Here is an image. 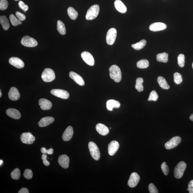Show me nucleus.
Instances as JSON below:
<instances>
[{
	"label": "nucleus",
	"instance_id": "nucleus-1",
	"mask_svg": "<svg viewBox=\"0 0 193 193\" xmlns=\"http://www.w3.org/2000/svg\"><path fill=\"white\" fill-rule=\"evenodd\" d=\"M110 77L116 83L120 82L122 79V73L119 67L113 65L109 69Z\"/></svg>",
	"mask_w": 193,
	"mask_h": 193
},
{
	"label": "nucleus",
	"instance_id": "nucleus-2",
	"mask_svg": "<svg viewBox=\"0 0 193 193\" xmlns=\"http://www.w3.org/2000/svg\"><path fill=\"white\" fill-rule=\"evenodd\" d=\"M99 7L97 5L91 6L88 9L86 16L87 20H91L96 18L99 13Z\"/></svg>",
	"mask_w": 193,
	"mask_h": 193
},
{
	"label": "nucleus",
	"instance_id": "nucleus-3",
	"mask_svg": "<svg viewBox=\"0 0 193 193\" xmlns=\"http://www.w3.org/2000/svg\"><path fill=\"white\" fill-rule=\"evenodd\" d=\"M88 148L92 158L95 160H98L100 159L101 154L96 144L93 142H90L88 144Z\"/></svg>",
	"mask_w": 193,
	"mask_h": 193
},
{
	"label": "nucleus",
	"instance_id": "nucleus-4",
	"mask_svg": "<svg viewBox=\"0 0 193 193\" xmlns=\"http://www.w3.org/2000/svg\"><path fill=\"white\" fill-rule=\"evenodd\" d=\"M186 168V164L185 162L182 161L178 163L174 171L175 177L177 179L181 178L183 176Z\"/></svg>",
	"mask_w": 193,
	"mask_h": 193
},
{
	"label": "nucleus",
	"instance_id": "nucleus-5",
	"mask_svg": "<svg viewBox=\"0 0 193 193\" xmlns=\"http://www.w3.org/2000/svg\"><path fill=\"white\" fill-rule=\"evenodd\" d=\"M41 77L44 82H50L54 80L56 77L54 72L51 69L46 68L42 73Z\"/></svg>",
	"mask_w": 193,
	"mask_h": 193
},
{
	"label": "nucleus",
	"instance_id": "nucleus-6",
	"mask_svg": "<svg viewBox=\"0 0 193 193\" xmlns=\"http://www.w3.org/2000/svg\"><path fill=\"white\" fill-rule=\"evenodd\" d=\"M21 43L23 46L28 47H35L38 45L36 40L28 35L25 36L22 38Z\"/></svg>",
	"mask_w": 193,
	"mask_h": 193
},
{
	"label": "nucleus",
	"instance_id": "nucleus-7",
	"mask_svg": "<svg viewBox=\"0 0 193 193\" xmlns=\"http://www.w3.org/2000/svg\"><path fill=\"white\" fill-rule=\"evenodd\" d=\"M181 140V139L180 137H173L165 144V147L167 150L172 149L179 145Z\"/></svg>",
	"mask_w": 193,
	"mask_h": 193
},
{
	"label": "nucleus",
	"instance_id": "nucleus-8",
	"mask_svg": "<svg viewBox=\"0 0 193 193\" xmlns=\"http://www.w3.org/2000/svg\"><path fill=\"white\" fill-rule=\"evenodd\" d=\"M117 30L115 28H111L108 31L106 35V42L109 45L113 44L117 37Z\"/></svg>",
	"mask_w": 193,
	"mask_h": 193
},
{
	"label": "nucleus",
	"instance_id": "nucleus-9",
	"mask_svg": "<svg viewBox=\"0 0 193 193\" xmlns=\"http://www.w3.org/2000/svg\"><path fill=\"white\" fill-rule=\"evenodd\" d=\"M21 141L23 143L32 144L35 141V137L31 132H28L22 133L20 136Z\"/></svg>",
	"mask_w": 193,
	"mask_h": 193
},
{
	"label": "nucleus",
	"instance_id": "nucleus-10",
	"mask_svg": "<svg viewBox=\"0 0 193 193\" xmlns=\"http://www.w3.org/2000/svg\"><path fill=\"white\" fill-rule=\"evenodd\" d=\"M50 92L54 96L63 99H67L69 97L68 92L61 89H53Z\"/></svg>",
	"mask_w": 193,
	"mask_h": 193
},
{
	"label": "nucleus",
	"instance_id": "nucleus-11",
	"mask_svg": "<svg viewBox=\"0 0 193 193\" xmlns=\"http://www.w3.org/2000/svg\"><path fill=\"white\" fill-rule=\"evenodd\" d=\"M81 56L83 60L87 64L91 66H93L95 65V60L92 55L90 53L86 51L83 52Z\"/></svg>",
	"mask_w": 193,
	"mask_h": 193
},
{
	"label": "nucleus",
	"instance_id": "nucleus-12",
	"mask_svg": "<svg viewBox=\"0 0 193 193\" xmlns=\"http://www.w3.org/2000/svg\"><path fill=\"white\" fill-rule=\"evenodd\" d=\"M140 180L139 176L136 173H133L131 175L128 182V185L130 187H135Z\"/></svg>",
	"mask_w": 193,
	"mask_h": 193
},
{
	"label": "nucleus",
	"instance_id": "nucleus-13",
	"mask_svg": "<svg viewBox=\"0 0 193 193\" xmlns=\"http://www.w3.org/2000/svg\"><path fill=\"white\" fill-rule=\"evenodd\" d=\"M9 61L10 65L17 69H22L24 66V62L18 57H11L9 59Z\"/></svg>",
	"mask_w": 193,
	"mask_h": 193
},
{
	"label": "nucleus",
	"instance_id": "nucleus-14",
	"mask_svg": "<svg viewBox=\"0 0 193 193\" xmlns=\"http://www.w3.org/2000/svg\"><path fill=\"white\" fill-rule=\"evenodd\" d=\"M119 146V144L116 141H113L110 143L108 146V152L109 155H114L117 152Z\"/></svg>",
	"mask_w": 193,
	"mask_h": 193
},
{
	"label": "nucleus",
	"instance_id": "nucleus-15",
	"mask_svg": "<svg viewBox=\"0 0 193 193\" xmlns=\"http://www.w3.org/2000/svg\"><path fill=\"white\" fill-rule=\"evenodd\" d=\"M69 158L66 154L61 155L59 157L58 162L59 165L62 168L66 169L69 166Z\"/></svg>",
	"mask_w": 193,
	"mask_h": 193
},
{
	"label": "nucleus",
	"instance_id": "nucleus-16",
	"mask_svg": "<svg viewBox=\"0 0 193 193\" xmlns=\"http://www.w3.org/2000/svg\"><path fill=\"white\" fill-rule=\"evenodd\" d=\"M70 77L76 83L80 86H83L85 84L84 80L81 76L78 74L72 71L70 72Z\"/></svg>",
	"mask_w": 193,
	"mask_h": 193
},
{
	"label": "nucleus",
	"instance_id": "nucleus-17",
	"mask_svg": "<svg viewBox=\"0 0 193 193\" xmlns=\"http://www.w3.org/2000/svg\"><path fill=\"white\" fill-rule=\"evenodd\" d=\"M167 28V25L164 23L156 22L153 23L150 26L149 29L150 31L157 32L164 30Z\"/></svg>",
	"mask_w": 193,
	"mask_h": 193
},
{
	"label": "nucleus",
	"instance_id": "nucleus-18",
	"mask_svg": "<svg viewBox=\"0 0 193 193\" xmlns=\"http://www.w3.org/2000/svg\"><path fill=\"white\" fill-rule=\"evenodd\" d=\"M8 97L10 100L17 101L20 98V93L17 89L15 87H12L8 93Z\"/></svg>",
	"mask_w": 193,
	"mask_h": 193
},
{
	"label": "nucleus",
	"instance_id": "nucleus-19",
	"mask_svg": "<svg viewBox=\"0 0 193 193\" xmlns=\"http://www.w3.org/2000/svg\"><path fill=\"white\" fill-rule=\"evenodd\" d=\"M73 134V130L72 127L69 126L65 129L62 135V139L64 141H68L72 137Z\"/></svg>",
	"mask_w": 193,
	"mask_h": 193
},
{
	"label": "nucleus",
	"instance_id": "nucleus-20",
	"mask_svg": "<svg viewBox=\"0 0 193 193\" xmlns=\"http://www.w3.org/2000/svg\"><path fill=\"white\" fill-rule=\"evenodd\" d=\"M7 115L12 118L18 120L21 117V114L18 110L14 109H8L6 111Z\"/></svg>",
	"mask_w": 193,
	"mask_h": 193
},
{
	"label": "nucleus",
	"instance_id": "nucleus-21",
	"mask_svg": "<svg viewBox=\"0 0 193 193\" xmlns=\"http://www.w3.org/2000/svg\"><path fill=\"white\" fill-rule=\"evenodd\" d=\"M39 104L41 109L43 110H49L52 106V104L50 101L44 98L40 99L39 101Z\"/></svg>",
	"mask_w": 193,
	"mask_h": 193
},
{
	"label": "nucleus",
	"instance_id": "nucleus-22",
	"mask_svg": "<svg viewBox=\"0 0 193 193\" xmlns=\"http://www.w3.org/2000/svg\"><path fill=\"white\" fill-rule=\"evenodd\" d=\"M54 120V118L51 117H46L42 118L38 123V124L40 127H45L52 124Z\"/></svg>",
	"mask_w": 193,
	"mask_h": 193
},
{
	"label": "nucleus",
	"instance_id": "nucleus-23",
	"mask_svg": "<svg viewBox=\"0 0 193 193\" xmlns=\"http://www.w3.org/2000/svg\"><path fill=\"white\" fill-rule=\"evenodd\" d=\"M96 130L99 134L102 135H107L109 132V129L105 125L98 124L96 126Z\"/></svg>",
	"mask_w": 193,
	"mask_h": 193
},
{
	"label": "nucleus",
	"instance_id": "nucleus-24",
	"mask_svg": "<svg viewBox=\"0 0 193 193\" xmlns=\"http://www.w3.org/2000/svg\"><path fill=\"white\" fill-rule=\"evenodd\" d=\"M116 9L121 13H124L127 11V8L122 1L116 0L114 3Z\"/></svg>",
	"mask_w": 193,
	"mask_h": 193
},
{
	"label": "nucleus",
	"instance_id": "nucleus-25",
	"mask_svg": "<svg viewBox=\"0 0 193 193\" xmlns=\"http://www.w3.org/2000/svg\"><path fill=\"white\" fill-rule=\"evenodd\" d=\"M120 106V103L119 102L113 100V99H110L108 100L106 103V107L108 110L112 111L114 108H118Z\"/></svg>",
	"mask_w": 193,
	"mask_h": 193
},
{
	"label": "nucleus",
	"instance_id": "nucleus-26",
	"mask_svg": "<svg viewBox=\"0 0 193 193\" xmlns=\"http://www.w3.org/2000/svg\"><path fill=\"white\" fill-rule=\"evenodd\" d=\"M159 86L161 88L164 90H168L169 88V86L165 78L162 76H159L157 79Z\"/></svg>",
	"mask_w": 193,
	"mask_h": 193
},
{
	"label": "nucleus",
	"instance_id": "nucleus-27",
	"mask_svg": "<svg viewBox=\"0 0 193 193\" xmlns=\"http://www.w3.org/2000/svg\"><path fill=\"white\" fill-rule=\"evenodd\" d=\"M0 23L5 30L7 31L9 29L10 27L9 23L7 17L6 16L0 17Z\"/></svg>",
	"mask_w": 193,
	"mask_h": 193
},
{
	"label": "nucleus",
	"instance_id": "nucleus-28",
	"mask_svg": "<svg viewBox=\"0 0 193 193\" xmlns=\"http://www.w3.org/2000/svg\"><path fill=\"white\" fill-rule=\"evenodd\" d=\"M168 54L165 52L158 54L156 56L157 60L158 62L167 63L168 61Z\"/></svg>",
	"mask_w": 193,
	"mask_h": 193
},
{
	"label": "nucleus",
	"instance_id": "nucleus-29",
	"mask_svg": "<svg viewBox=\"0 0 193 193\" xmlns=\"http://www.w3.org/2000/svg\"><path fill=\"white\" fill-rule=\"evenodd\" d=\"M57 29L61 35H64L66 33V28L62 21L58 20L57 22Z\"/></svg>",
	"mask_w": 193,
	"mask_h": 193
},
{
	"label": "nucleus",
	"instance_id": "nucleus-30",
	"mask_svg": "<svg viewBox=\"0 0 193 193\" xmlns=\"http://www.w3.org/2000/svg\"><path fill=\"white\" fill-rule=\"evenodd\" d=\"M67 11L69 18L72 20H75L77 18L78 16V12L73 7H69L68 8Z\"/></svg>",
	"mask_w": 193,
	"mask_h": 193
},
{
	"label": "nucleus",
	"instance_id": "nucleus-31",
	"mask_svg": "<svg viewBox=\"0 0 193 193\" xmlns=\"http://www.w3.org/2000/svg\"><path fill=\"white\" fill-rule=\"evenodd\" d=\"M147 42L145 39L141 40L140 41L137 42L136 43L133 44L131 46L135 50H139L143 48L146 44Z\"/></svg>",
	"mask_w": 193,
	"mask_h": 193
},
{
	"label": "nucleus",
	"instance_id": "nucleus-32",
	"mask_svg": "<svg viewBox=\"0 0 193 193\" xmlns=\"http://www.w3.org/2000/svg\"><path fill=\"white\" fill-rule=\"evenodd\" d=\"M143 80L141 77L138 78L136 80L135 88L139 92H141L143 91Z\"/></svg>",
	"mask_w": 193,
	"mask_h": 193
},
{
	"label": "nucleus",
	"instance_id": "nucleus-33",
	"mask_svg": "<svg viewBox=\"0 0 193 193\" xmlns=\"http://www.w3.org/2000/svg\"><path fill=\"white\" fill-rule=\"evenodd\" d=\"M149 62L147 59H143L138 61L137 63V66L141 69L147 68L149 66Z\"/></svg>",
	"mask_w": 193,
	"mask_h": 193
},
{
	"label": "nucleus",
	"instance_id": "nucleus-34",
	"mask_svg": "<svg viewBox=\"0 0 193 193\" xmlns=\"http://www.w3.org/2000/svg\"><path fill=\"white\" fill-rule=\"evenodd\" d=\"M9 19L12 24L14 26H17V25L20 24L22 23L21 21L17 19L13 14L10 15Z\"/></svg>",
	"mask_w": 193,
	"mask_h": 193
},
{
	"label": "nucleus",
	"instance_id": "nucleus-35",
	"mask_svg": "<svg viewBox=\"0 0 193 193\" xmlns=\"http://www.w3.org/2000/svg\"><path fill=\"white\" fill-rule=\"evenodd\" d=\"M183 81V78L181 74L178 72L174 74V81L177 84H181Z\"/></svg>",
	"mask_w": 193,
	"mask_h": 193
},
{
	"label": "nucleus",
	"instance_id": "nucleus-36",
	"mask_svg": "<svg viewBox=\"0 0 193 193\" xmlns=\"http://www.w3.org/2000/svg\"><path fill=\"white\" fill-rule=\"evenodd\" d=\"M11 177L13 179L18 180L20 177V169L18 168L15 169L11 173Z\"/></svg>",
	"mask_w": 193,
	"mask_h": 193
},
{
	"label": "nucleus",
	"instance_id": "nucleus-37",
	"mask_svg": "<svg viewBox=\"0 0 193 193\" xmlns=\"http://www.w3.org/2000/svg\"><path fill=\"white\" fill-rule=\"evenodd\" d=\"M178 64L179 66L181 68L183 67L185 63V56L182 54L179 55L177 58Z\"/></svg>",
	"mask_w": 193,
	"mask_h": 193
},
{
	"label": "nucleus",
	"instance_id": "nucleus-38",
	"mask_svg": "<svg viewBox=\"0 0 193 193\" xmlns=\"http://www.w3.org/2000/svg\"><path fill=\"white\" fill-rule=\"evenodd\" d=\"M158 93L155 91L153 90L150 93L148 101H156L158 100Z\"/></svg>",
	"mask_w": 193,
	"mask_h": 193
},
{
	"label": "nucleus",
	"instance_id": "nucleus-39",
	"mask_svg": "<svg viewBox=\"0 0 193 193\" xmlns=\"http://www.w3.org/2000/svg\"><path fill=\"white\" fill-rule=\"evenodd\" d=\"M33 172L31 169H25L23 175L26 179L29 180L32 179L33 177Z\"/></svg>",
	"mask_w": 193,
	"mask_h": 193
},
{
	"label": "nucleus",
	"instance_id": "nucleus-40",
	"mask_svg": "<svg viewBox=\"0 0 193 193\" xmlns=\"http://www.w3.org/2000/svg\"><path fill=\"white\" fill-rule=\"evenodd\" d=\"M8 3L7 0H1L0 1V9L2 10H5L7 9Z\"/></svg>",
	"mask_w": 193,
	"mask_h": 193
},
{
	"label": "nucleus",
	"instance_id": "nucleus-41",
	"mask_svg": "<svg viewBox=\"0 0 193 193\" xmlns=\"http://www.w3.org/2000/svg\"><path fill=\"white\" fill-rule=\"evenodd\" d=\"M161 169L163 173H164L165 175L167 176L168 175L169 168L166 162H164L162 163L161 166Z\"/></svg>",
	"mask_w": 193,
	"mask_h": 193
},
{
	"label": "nucleus",
	"instance_id": "nucleus-42",
	"mask_svg": "<svg viewBox=\"0 0 193 193\" xmlns=\"http://www.w3.org/2000/svg\"><path fill=\"white\" fill-rule=\"evenodd\" d=\"M148 190L150 193H158V190L154 184L152 183L149 184L148 186Z\"/></svg>",
	"mask_w": 193,
	"mask_h": 193
},
{
	"label": "nucleus",
	"instance_id": "nucleus-43",
	"mask_svg": "<svg viewBox=\"0 0 193 193\" xmlns=\"http://www.w3.org/2000/svg\"><path fill=\"white\" fill-rule=\"evenodd\" d=\"M18 6L21 9H22L24 12H26L29 9L28 6L23 2L22 1H20L18 3Z\"/></svg>",
	"mask_w": 193,
	"mask_h": 193
},
{
	"label": "nucleus",
	"instance_id": "nucleus-44",
	"mask_svg": "<svg viewBox=\"0 0 193 193\" xmlns=\"http://www.w3.org/2000/svg\"><path fill=\"white\" fill-rule=\"evenodd\" d=\"M41 152L43 154H52L54 153V150L52 148L46 150L45 147H42L41 149Z\"/></svg>",
	"mask_w": 193,
	"mask_h": 193
},
{
	"label": "nucleus",
	"instance_id": "nucleus-45",
	"mask_svg": "<svg viewBox=\"0 0 193 193\" xmlns=\"http://www.w3.org/2000/svg\"><path fill=\"white\" fill-rule=\"evenodd\" d=\"M16 16L18 19L19 20L21 21H24L26 18V17L24 14L21 13L20 12H17L16 13Z\"/></svg>",
	"mask_w": 193,
	"mask_h": 193
},
{
	"label": "nucleus",
	"instance_id": "nucleus-46",
	"mask_svg": "<svg viewBox=\"0 0 193 193\" xmlns=\"http://www.w3.org/2000/svg\"><path fill=\"white\" fill-rule=\"evenodd\" d=\"M47 157V155L46 154H43L42 155V159L43 161V164L46 166H48L50 165V162L46 160Z\"/></svg>",
	"mask_w": 193,
	"mask_h": 193
},
{
	"label": "nucleus",
	"instance_id": "nucleus-47",
	"mask_svg": "<svg viewBox=\"0 0 193 193\" xmlns=\"http://www.w3.org/2000/svg\"><path fill=\"white\" fill-rule=\"evenodd\" d=\"M189 193H193V180H191L188 184Z\"/></svg>",
	"mask_w": 193,
	"mask_h": 193
},
{
	"label": "nucleus",
	"instance_id": "nucleus-48",
	"mask_svg": "<svg viewBox=\"0 0 193 193\" xmlns=\"http://www.w3.org/2000/svg\"><path fill=\"white\" fill-rule=\"evenodd\" d=\"M18 193H29L28 190L26 188H22L19 191Z\"/></svg>",
	"mask_w": 193,
	"mask_h": 193
},
{
	"label": "nucleus",
	"instance_id": "nucleus-49",
	"mask_svg": "<svg viewBox=\"0 0 193 193\" xmlns=\"http://www.w3.org/2000/svg\"><path fill=\"white\" fill-rule=\"evenodd\" d=\"M190 119L193 121V114H191L190 116Z\"/></svg>",
	"mask_w": 193,
	"mask_h": 193
},
{
	"label": "nucleus",
	"instance_id": "nucleus-50",
	"mask_svg": "<svg viewBox=\"0 0 193 193\" xmlns=\"http://www.w3.org/2000/svg\"><path fill=\"white\" fill-rule=\"evenodd\" d=\"M0 162H1V165H2L3 163L2 160H1V161H0Z\"/></svg>",
	"mask_w": 193,
	"mask_h": 193
},
{
	"label": "nucleus",
	"instance_id": "nucleus-51",
	"mask_svg": "<svg viewBox=\"0 0 193 193\" xmlns=\"http://www.w3.org/2000/svg\"><path fill=\"white\" fill-rule=\"evenodd\" d=\"M2 95V93L1 92V90H0V97H1Z\"/></svg>",
	"mask_w": 193,
	"mask_h": 193
},
{
	"label": "nucleus",
	"instance_id": "nucleus-52",
	"mask_svg": "<svg viewBox=\"0 0 193 193\" xmlns=\"http://www.w3.org/2000/svg\"><path fill=\"white\" fill-rule=\"evenodd\" d=\"M192 68L193 69V62L192 64Z\"/></svg>",
	"mask_w": 193,
	"mask_h": 193
},
{
	"label": "nucleus",
	"instance_id": "nucleus-53",
	"mask_svg": "<svg viewBox=\"0 0 193 193\" xmlns=\"http://www.w3.org/2000/svg\"><path fill=\"white\" fill-rule=\"evenodd\" d=\"M15 1H20V0H15Z\"/></svg>",
	"mask_w": 193,
	"mask_h": 193
}]
</instances>
